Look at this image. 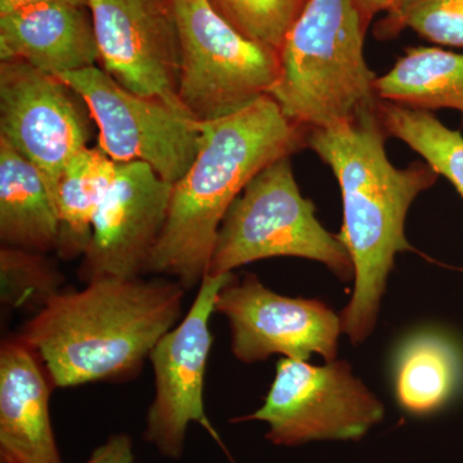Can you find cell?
Listing matches in <instances>:
<instances>
[{
    "label": "cell",
    "instance_id": "obj_6",
    "mask_svg": "<svg viewBox=\"0 0 463 463\" xmlns=\"http://www.w3.org/2000/svg\"><path fill=\"white\" fill-rule=\"evenodd\" d=\"M179 43L178 99L200 123L234 114L272 90L279 52L246 38L212 0H170Z\"/></svg>",
    "mask_w": 463,
    "mask_h": 463
},
{
    "label": "cell",
    "instance_id": "obj_19",
    "mask_svg": "<svg viewBox=\"0 0 463 463\" xmlns=\"http://www.w3.org/2000/svg\"><path fill=\"white\" fill-rule=\"evenodd\" d=\"M116 166L99 147H85L66 164L53 194L60 222L58 257L71 260L87 251L94 216L114 182Z\"/></svg>",
    "mask_w": 463,
    "mask_h": 463
},
{
    "label": "cell",
    "instance_id": "obj_5",
    "mask_svg": "<svg viewBox=\"0 0 463 463\" xmlns=\"http://www.w3.org/2000/svg\"><path fill=\"white\" fill-rule=\"evenodd\" d=\"M316 213L315 203L298 190L289 157L274 161L232 203L207 274L222 276L264 259L301 258L326 265L343 282L352 281L349 251L339 236L319 223Z\"/></svg>",
    "mask_w": 463,
    "mask_h": 463
},
{
    "label": "cell",
    "instance_id": "obj_16",
    "mask_svg": "<svg viewBox=\"0 0 463 463\" xmlns=\"http://www.w3.org/2000/svg\"><path fill=\"white\" fill-rule=\"evenodd\" d=\"M60 222L41 172L0 138V241L7 248L57 251Z\"/></svg>",
    "mask_w": 463,
    "mask_h": 463
},
{
    "label": "cell",
    "instance_id": "obj_2",
    "mask_svg": "<svg viewBox=\"0 0 463 463\" xmlns=\"http://www.w3.org/2000/svg\"><path fill=\"white\" fill-rule=\"evenodd\" d=\"M185 288L167 277L99 279L63 289L24 325L54 388L121 383L141 373L181 319Z\"/></svg>",
    "mask_w": 463,
    "mask_h": 463
},
{
    "label": "cell",
    "instance_id": "obj_25",
    "mask_svg": "<svg viewBox=\"0 0 463 463\" xmlns=\"http://www.w3.org/2000/svg\"><path fill=\"white\" fill-rule=\"evenodd\" d=\"M50 3H66V5L88 7L90 2L88 0H0V14H9L30 5H50Z\"/></svg>",
    "mask_w": 463,
    "mask_h": 463
},
{
    "label": "cell",
    "instance_id": "obj_17",
    "mask_svg": "<svg viewBox=\"0 0 463 463\" xmlns=\"http://www.w3.org/2000/svg\"><path fill=\"white\" fill-rule=\"evenodd\" d=\"M462 377L461 353L440 332H414L395 350L394 397L410 416L428 417L443 410L455 398Z\"/></svg>",
    "mask_w": 463,
    "mask_h": 463
},
{
    "label": "cell",
    "instance_id": "obj_14",
    "mask_svg": "<svg viewBox=\"0 0 463 463\" xmlns=\"http://www.w3.org/2000/svg\"><path fill=\"white\" fill-rule=\"evenodd\" d=\"M52 385L42 359L20 335L0 345V463H63L53 428Z\"/></svg>",
    "mask_w": 463,
    "mask_h": 463
},
{
    "label": "cell",
    "instance_id": "obj_27",
    "mask_svg": "<svg viewBox=\"0 0 463 463\" xmlns=\"http://www.w3.org/2000/svg\"><path fill=\"white\" fill-rule=\"evenodd\" d=\"M401 2L402 0H388V2H386L385 8H383V12H388L390 9L397 7Z\"/></svg>",
    "mask_w": 463,
    "mask_h": 463
},
{
    "label": "cell",
    "instance_id": "obj_10",
    "mask_svg": "<svg viewBox=\"0 0 463 463\" xmlns=\"http://www.w3.org/2000/svg\"><path fill=\"white\" fill-rule=\"evenodd\" d=\"M215 312L230 323L232 354L242 364L265 362L274 354L307 362L318 354L327 364L336 361L341 317L321 300L283 297L248 273L219 291Z\"/></svg>",
    "mask_w": 463,
    "mask_h": 463
},
{
    "label": "cell",
    "instance_id": "obj_9",
    "mask_svg": "<svg viewBox=\"0 0 463 463\" xmlns=\"http://www.w3.org/2000/svg\"><path fill=\"white\" fill-rule=\"evenodd\" d=\"M234 277L233 273L203 277L187 315L149 354L156 392L148 408L143 439L165 458H182L191 423H199L219 440L203 403L207 359L214 343L210 318L219 291Z\"/></svg>",
    "mask_w": 463,
    "mask_h": 463
},
{
    "label": "cell",
    "instance_id": "obj_3",
    "mask_svg": "<svg viewBox=\"0 0 463 463\" xmlns=\"http://www.w3.org/2000/svg\"><path fill=\"white\" fill-rule=\"evenodd\" d=\"M307 134L268 94L203 123L199 154L173 184L165 225L146 274L172 279L185 291L200 286L232 203L264 167L307 147Z\"/></svg>",
    "mask_w": 463,
    "mask_h": 463
},
{
    "label": "cell",
    "instance_id": "obj_4",
    "mask_svg": "<svg viewBox=\"0 0 463 463\" xmlns=\"http://www.w3.org/2000/svg\"><path fill=\"white\" fill-rule=\"evenodd\" d=\"M368 21L358 0H307L268 94L288 120L309 130L377 111V76L364 57Z\"/></svg>",
    "mask_w": 463,
    "mask_h": 463
},
{
    "label": "cell",
    "instance_id": "obj_1",
    "mask_svg": "<svg viewBox=\"0 0 463 463\" xmlns=\"http://www.w3.org/2000/svg\"><path fill=\"white\" fill-rule=\"evenodd\" d=\"M386 138L377 111L307 134V147L331 167L343 197L339 239L354 265V289L340 317L343 334L354 345L376 327L395 257L416 251L405 237L408 210L439 178L425 161L392 165Z\"/></svg>",
    "mask_w": 463,
    "mask_h": 463
},
{
    "label": "cell",
    "instance_id": "obj_23",
    "mask_svg": "<svg viewBox=\"0 0 463 463\" xmlns=\"http://www.w3.org/2000/svg\"><path fill=\"white\" fill-rule=\"evenodd\" d=\"M307 0H212L216 11L246 38L281 51Z\"/></svg>",
    "mask_w": 463,
    "mask_h": 463
},
{
    "label": "cell",
    "instance_id": "obj_22",
    "mask_svg": "<svg viewBox=\"0 0 463 463\" xmlns=\"http://www.w3.org/2000/svg\"><path fill=\"white\" fill-rule=\"evenodd\" d=\"M386 14L380 38L411 29L437 44L463 48V0H402Z\"/></svg>",
    "mask_w": 463,
    "mask_h": 463
},
{
    "label": "cell",
    "instance_id": "obj_20",
    "mask_svg": "<svg viewBox=\"0 0 463 463\" xmlns=\"http://www.w3.org/2000/svg\"><path fill=\"white\" fill-rule=\"evenodd\" d=\"M377 114L388 137L401 139L444 176L463 199V136L430 111L381 100Z\"/></svg>",
    "mask_w": 463,
    "mask_h": 463
},
{
    "label": "cell",
    "instance_id": "obj_26",
    "mask_svg": "<svg viewBox=\"0 0 463 463\" xmlns=\"http://www.w3.org/2000/svg\"><path fill=\"white\" fill-rule=\"evenodd\" d=\"M386 2H388V0H358L362 11H364L368 20H371V18H373L374 14H379V12H383Z\"/></svg>",
    "mask_w": 463,
    "mask_h": 463
},
{
    "label": "cell",
    "instance_id": "obj_13",
    "mask_svg": "<svg viewBox=\"0 0 463 463\" xmlns=\"http://www.w3.org/2000/svg\"><path fill=\"white\" fill-rule=\"evenodd\" d=\"M114 182L94 216L91 239L79 268L85 283L137 279L165 225L173 184L142 161L116 163Z\"/></svg>",
    "mask_w": 463,
    "mask_h": 463
},
{
    "label": "cell",
    "instance_id": "obj_15",
    "mask_svg": "<svg viewBox=\"0 0 463 463\" xmlns=\"http://www.w3.org/2000/svg\"><path fill=\"white\" fill-rule=\"evenodd\" d=\"M0 60L60 76L99 61L90 7L50 3L0 14Z\"/></svg>",
    "mask_w": 463,
    "mask_h": 463
},
{
    "label": "cell",
    "instance_id": "obj_24",
    "mask_svg": "<svg viewBox=\"0 0 463 463\" xmlns=\"http://www.w3.org/2000/svg\"><path fill=\"white\" fill-rule=\"evenodd\" d=\"M133 439L128 434H114L93 450L84 463H134Z\"/></svg>",
    "mask_w": 463,
    "mask_h": 463
},
{
    "label": "cell",
    "instance_id": "obj_21",
    "mask_svg": "<svg viewBox=\"0 0 463 463\" xmlns=\"http://www.w3.org/2000/svg\"><path fill=\"white\" fill-rule=\"evenodd\" d=\"M65 277L43 252L0 249V301L8 310L36 315L63 291Z\"/></svg>",
    "mask_w": 463,
    "mask_h": 463
},
{
    "label": "cell",
    "instance_id": "obj_18",
    "mask_svg": "<svg viewBox=\"0 0 463 463\" xmlns=\"http://www.w3.org/2000/svg\"><path fill=\"white\" fill-rule=\"evenodd\" d=\"M377 97L425 111L457 109L463 127V54L441 48L405 50L386 74L377 76Z\"/></svg>",
    "mask_w": 463,
    "mask_h": 463
},
{
    "label": "cell",
    "instance_id": "obj_11",
    "mask_svg": "<svg viewBox=\"0 0 463 463\" xmlns=\"http://www.w3.org/2000/svg\"><path fill=\"white\" fill-rule=\"evenodd\" d=\"M72 94L57 76L29 63L0 62V138L41 172L52 197L66 164L90 141Z\"/></svg>",
    "mask_w": 463,
    "mask_h": 463
},
{
    "label": "cell",
    "instance_id": "obj_7",
    "mask_svg": "<svg viewBox=\"0 0 463 463\" xmlns=\"http://www.w3.org/2000/svg\"><path fill=\"white\" fill-rule=\"evenodd\" d=\"M385 417L383 402L345 361L313 365L282 358L264 404L233 422L268 423L265 438L279 447L364 439Z\"/></svg>",
    "mask_w": 463,
    "mask_h": 463
},
{
    "label": "cell",
    "instance_id": "obj_8",
    "mask_svg": "<svg viewBox=\"0 0 463 463\" xmlns=\"http://www.w3.org/2000/svg\"><path fill=\"white\" fill-rule=\"evenodd\" d=\"M90 109L99 147L115 163L142 161L175 184L203 141V123L181 106L125 90L97 66L57 76Z\"/></svg>",
    "mask_w": 463,
    "mask_h": 463
},
{
    "label": "cell",
    "instance_id": "obj_12",
    "mask_svg": "<svg viewBox=\"0 0 463 463\" xmlns=\"http://www.w3.org/2000/svg\"><path fill=\"white\" fill-rule=\"evenodd\" d=\"M88 2L103 71L138 96L183 108L181 43L170 0Z\"/></svg>",
    "mask_w": 463,
    "mask_h": 463
}]
</instances>
